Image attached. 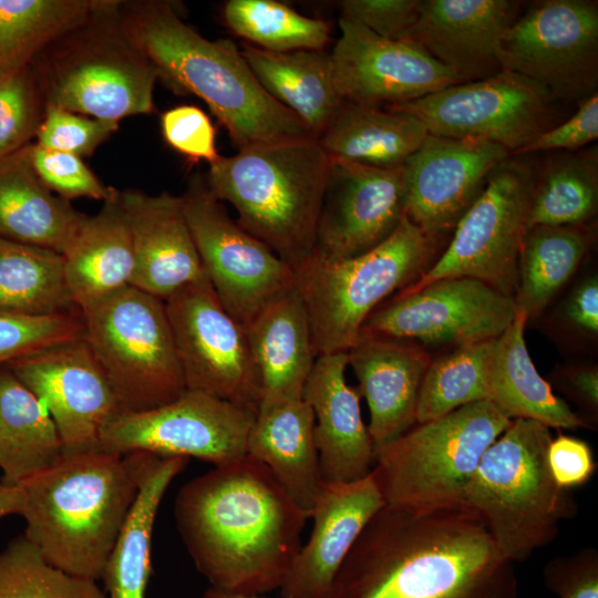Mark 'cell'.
Wrapping results in <instances>:
<instances>
[{
	"label": "cell",
	"instance_id": "obj_37",
	"mask_svg": "<svg viewBox=\"0 0 598 598\" xmlns=\"http://www.w3.org/2000/svg\"><path fill=\"white\" fill-rule=\"evenodd\" d=\"M74 309L62 254L0 238V312L43 316Z\"/></svg>",
	"mask_w": 598,
	"mask_h": 598
},
{
	"label": "cell",
	"instance_id": "obj_6",
	"mask_svg": "<svg viewBox=\"0 0 598 598\" xmlns=\"http://www.w3.org/2000/svg\"><path fill=\"white\" fill-rule=\"evenodd\" d=\"M120 3L101 0L33 61L44 106L118 123L154 111L157 70L128 33Z\"/></svg>",
	"mask_w": 598,
	"mask_h": 598
},
{
	"label": "cell",
	"instance_id": "obj_1",
	"mask_svg": "<svg viewBox=\"0 0 598 598\" xmlns=\"http://www.w3.org/2000/svg\"><path fill=\"white\" fill-rule=\"evenodd\" d=\"M326 598H518V580L514 563L468 506L384 504Z\"/></svg>",
	"mask_w": 598,
	"mask_h": 598
},
{
	"label": "cell",
	"instance_id": "obj_53",
	"mask_svg": "<svg viewBox=\"0 0 598 598\" xmlns=\"http://www.w3.org/2000/svg\"><path fill=\"white\" fill-rule=\"evenodd\" d=\"M564 320L577 331L598 333V279L589 276L569 293L561 308Z\"/></svg>",
	"mask_w": 598,
	"mask_h": 598
},
{
	"label": "cell",
	"instance_id": "obj_30",
	"mask_svg": "<svg viewBox=\"0 0 598 598\" xmlns=\"http://www.w3.org/2000/svg\"><path fill=\"white\" fill-rule=\"evenodd\" d=\"M313 429L301 398L259 410L247 443V455L269 468L309 518L323 487Z\"/></svg>",
	"mask_w": 598,
	"mask_h": 598
},
{
	"label": "cell",
	"instance_id": "obj_45",
	"mask_svg": "<svg viewBox=\"0 0 598 598\" xmlns=\"http://www.w3.org/2000/svg\"><path fill=\"white\" fill-rule=\"evenodd\" d=\"M118 122L91 117L56 106H44L37 131V145L81 158L94 151L118 128Z\"/></svg>",
	"mask_w": 598,
	"mask_h": 598
},
{
	"label": "cell",
	"instance_id": "obj_4",
	"mask_svg": "<svg viewBox=\"0 0 598 598\" xmlns=\"http://www.w3.org/2000/svg\"><path fill=\"white\" fill-rule=\"evenodd\" d=\"M147 452L63 453L18 486L25 537L53 566L101 580L138 493Z\"/></svg>",
	"mask_w": 598,
	"mask_h": 598
},
{
	"label": "cell",
	"instance_id": "obj_43",
	"mask_svg": "<svg viewBox=\"0 0 598 598\" xmlns=\"http://www.w3.org/2000/svg\"><path fill=\"white\" fill-rule=\"evenodd\" d=\"M83 334L84 319L79 309L43 316L0 312V368Z\"/></svg>",
	"mask_w": 598,
	"mask_h": 598
},
{
	"label": "cell",
	"instance_id": "obj_46",
	"mask_svg": "<svg viewBox=\"0 0 598 598\" xmlns=\"http://www.w3.org/2000/svg\"><path fill=\"white\" fill-rule=\"evenodd\" d=\"M29 156L40 181L64 199L87 197L105 202L115 193L76 155L29 144Z\"/></svg>",
	"mask_w": 598,
	"mask_h": 598
},
{
	"label": "cell",
	"instance_id": "obj_50",
	"mask_svg": "<svg viewBox=\"0 0 598 598\" xmlns=\"http://www.w3.org/2000/svg\"><path fill=\"white\" fill-rule=\"evenodd\" d=\"M598 137V95L597 93L578 102L577 111L565 122L551 126L537 135L513 155L536 152H575Z\"/></svg>",
	"mask_w": 598,
	"mask_h": 598
},
{
	"label": "cell",
	"instance_id": "obj_47",
	"mask_svg": "<svg viewBox=\"0 0 598 598\" xmlns=\"http://www.w3.org/2000/svg\"><path fill=\"white\" fill-rule=\"evenodd\" d=\"M165 142L188 159L209 165L220 155L216 148V132L208 115L195 105H178L161 116Z\"/></svg>",
	"mask_w": 598,
	"mask_h": 598
},
{
	"label": "cell",
	"instance_id": "obj_12",
	"mask_svg": "<svg viewBox=\"0 0 598 598\" xmlns=\"http://www.w3.org/2000/svg\"><path fill=\"white\" fill-rule=\"evenodd\" d=\"M181 197L204 271L224 308L244 328L296 288L295 270L229 217L204 176L193 175Z\"/></svg>",
	"mask_w": 598,
	"mask_h": 598
},
{
	"label": "cell",
	"instance_id": "obj_42",
	"mask_svg": "<svg viewBox=\"0 0 598 598\" xmlns=\"http://www.w3.org/2000/svg\"><path fill=\"white\" fill-rule=\"evenodd\" d=\"M0 598H106L97 581L51 565L24 534L0 550Z\"/></svg>",
	"mask_w": 598,
	"mask_h": 598
},
{
	"label": "cell",
	"instance_id": "obj_35",
	"mask_svg": "<svg viewBox=\"0 0 598 598\" xmlns=\"http://www.w3.org/2000/svg\"><path fill=\"white\" fill-rule=\"evenodd\" d=\"M63 454L58 430L42 402L3 365L0 368V470L19 485Z\"/></svg>",
	"mask_w": 598,
	"mask_h": 598
},
{
	"label": "cell",
	"instance_id": "obj_16",
	"mask_svg": "<svg viewBox=\"0 0 598 598\" xmlns=\"http://www.w3.org/2000/svg\"><path fill=\"white\" fill-rule=\"evenodd\" d=\"M164 302L186 390L258 412L260 382L246 330L224 308L207 276Z\"/></svg>",
	"mask_w": 598,
	"mask_h": 598
},
{
	"label": "cell",
	"instance_id": "obj_15",
	"mask_svg": "<svg viewBox=\"0 0 598 598\" xmlns=\"http://www.w3.org/2000/svg\"><path fill=\"white\" fill-rule=\"evenodd\" d=\"M257 412L186 390L176 400L143 412L120 411L103 427L100 450L114 454L147 452L227 464L247 455Z\"/></svg>",
	"mask_w": 598,
	"mask_h": 598
},
{
	"label": "cell",
	"instance_id": "obj_19",
	"mask_svg": "<svg viewBox=\"0 0 598 598\" xmlns=\"http://www.w3.org/2000/svg\"><path fill=\"white\" fill-rule=\"evenodd\" d=\"M509 155L485 140L429 134L401 167L405 217L434 239L451 230Z\"/></svg>",
	"mask_w": 598,
	"mask_h": 598
},
{
	"label": "cell",
	"instance_id": "obj_14",
	"mask_svg": "<svg viewBox=\"0 0 598 598\" xmlns=\"http://www.w3.org/2000/svg\"><path fill=\"white\" fill-rule=\"evenodd\" d=\"M502 69L545 87L557 101H581L598 87V4L590 0L532 3L505 31Z\"/></svg>",
	"mask_w": 598,
	"mask_h": 598
},
{
	"label": "cell",
	"instance_id": "obj_51",
	"mask_svg": "<svg viewBox=\"0 0 598 598\" xmlns=\"http://www.w3.org/2000/svg\"><path fill=\"white\" fill-rule=\"evenodd\" d=\"M547 461L555 482L567 491L586 484L597 468L589 444L563 433L551 439Z\"/></svg>",
	"mask_w": 598,
	"mask_h": 598
},
{
	"label": "cell",
	"instance_id": "obj_32",
	"mask_svg": "<svg viewBox=\"0 0 598 598\" xmlns=\"http://www.w3.org/2000/svg\"><path fill=\"white\" fill-rule=\"evenodd\" d=\"M240 51L261 86L318 138L343 103L330 53L269 52L245 42Z\"/></svg>",
	"mask_w": 598,
	"mask_h": 598
},
{
	"label": "cell",
	"instance_id": "obj_8",
	"mask_svg": "<svg viewBox=\"0 0 598 598\" xmlns=\"http://www.w3.org/2000/svg\"><path fill=\"white\" fill-rule=\"evenodd\" d=\"M435 239L405 216L371 250L341 260L311 256L296 272L317 357L348 352L367 318L429 267Z\"/></svg>",
	"mask_w": 598,
	"mask_h": 598
},
{
	"label": "cell",
	"instance_id": "obj_11",
	"mask_svg": "<svg viewBox=\"0 0 598 598\" xmlns=\"http://www.w3.org/2000/svg\"><path fill=\"white\" fill-rule=\"evenodd\" d=\"M534 182L525 163L509 158L501 163L457 221L445 251L400 291H414L443 278L470 277L514 298Z\"/></svg>",
	"mask_w": 598,
	"mask_h": 598
},
{
	"label": "cell",
	"instance_id": "obj_20",
	"mask_svg": "<svg viewBox=\"0 0 598 598\" xmlns=\"http://www.w3.org/2000/svg\"><path fill=\"white\" fill-rule=\"evenodd\" d=\"M339 30L330 56L343 101L386 107L463 83L412 41L389 40L344 19Z\"/></svg>",
	"mask_w": 598,
	"mask_h": 598
},
{
	"label": "cell",
	"instance_id": "obj_2",
	"mask_svg": "<svg viewBox=\"0 0 598 598\" xmlns=\"http://www.w3.org/2000/svg\"><path fill=\"white\" fill-rule=\"evenodd\" d=\"M174 517L209 586L250 595L280 588L309 519L269 468L249 455L186 482Z\"/></svg>",
	"mask_w": 598,
	"mask_h": 598
},
{
	"label": "cell",
	"instance_id": "obj_27",
	"mask_svg": "<svg viewBox=\"0 0 598 598\" xmlns=\"http://www.w3.org/2000/svg\"><path fill=\"white\" fill-rule=\"evenodd\" d=\"M245 330L260 382L258 411L301 399L317 354L297 286L262 309Z\"/></svg>",
	"mask_w": 598,
	"mask_h": 598
},
{
	"label": "cell",
	"instance_id": "obj_3",
	"mask_svg": "<svg viewBox=\"0 0 598 598\" xmlns=\"http://www.w3.org/2000/svg\"><path fill=\"white\" fill-rule=\"evenodd\" d=\"M120 11L158 79L176 94L202 99L238 151L313 136L261 86L233 40L204 38L169 1H121Z\"/></svg>",
	"mask_w": 598,
	"mask_h": 598
},
{
	"label": "cell",
	"instance_id": "obj_28",
	"mask_svg": "<svg viewBox=\"0 0 598 598\" xmlns=\"http://www.w3.org/2000/svg\"><path fill=\"white\" fill-rule=\"evenodd\" d=\"M62 256L69 292L82 313L132 285L135 256L120 190L95 215H85Z\"/></svg>",
	"mask_w": 598,
	"mask_h": 598
},
{
	"label": "cell",
	"instance_id": "obj_7",
	"mask_svg": "<svg viewBox=\"0 0 598 598\" xmlns=\"http://www.w3.org/2000/svg\"><path fill=\"white\" fill-rule=\"evenodd\" d=\"M553 436L533 420H512L485 451L464 504L485 522L499 554L526 560L551 543L563 520L577 513L569 491L555 482L547 461Z\"/></svg>",
	"mask_w": 598,
	"mask_h": 598
},
{
	"label": "cell",
	"instance_id": "obj_5",
	"mask_svg": "<svg viewBox=\"0 0 598 598\" xmlns=\"http://www.w3.org/2000/svg\"><path fill=\"white\" fill-rule=\"evenodd\" d=\"M330 157L313 136L259 144L220 156L206 184L237 223L295 271L313 254Z\"/></svg>",
	"mask_w": 598,
	"mask_h": 598
},
{
	"label": "cell",
	"instance_id": "obj_41",
	"mask_svg": "<svg viewBox=\"0 0 598 598\" xmlns=\"http://www.w3.org/2000/svg\"><path fill=\"white\" fill-rule=\"evenodd\" d=\"M492 340L460 346L431 360L420 389L416 424L486 400L485 364Z\"/></svg>",
	"mask_w": 598,
	"mask_h": 598
},
{
	"label": "cell",
	"instance_id": "obj_23",
	"mask_svg": "<svg viewBox=\"0 0 598 598\" xmlns=\"http://www.w3.org/2000/svg\"><path fill=\"white\" fill-rule=\"evenodd\" d=\"M384 504L372 473L350 483H323L310 514V537L279 588L281 598H326L353 544Z\"/></svg>",
	"mask_w": 598,
	"mask_h": 598
},
{
	"label": "cell",
	"instance_id": "obj_33",
	"mask_svg": "<svg viewBox=\"0 0 598 598\" xmlns=\"http://www.w3.org/2000/svg\"><path fill=\"white\" fill-rule=\"evenodd\" d=\"M427 135L409 113L343 101L317 140L330 158L399 169Z\"/></svg>",
	"mask_w": 598,
	"mask_h": 598
},
{
	"label": "cell",
	"instance_id": "obj_26",
	"mask_svg": "<svg viewBox=\"0 0 598 598\" xmlns=\"http://www.w3.org/2000/svg\"><path fill=\"white\" fill-rule=\"evenodd\" d=\"M348 367L367 401L374 451L416 424V406L429 353L404 340L360 333L348 350Z\"/></svg>",
	"mask_w": 598,
	"mask_h": 598
},
{
	"label": "cell",
	"instance_id": "obj_10",
	"mask_svg": "<svg viewBox=\"0 0 598 598\" xmlns=\"http://www.w3.org/2000/svg\"><path fill=\"white\" fill-rule=\"evenodd\" d=\"M83 319V338L121 411L152 410L186 391L164 300L130 286Z\"/></svg>",
	"mask_w": 598,
	"mask_h": 598
},
{
	"label": "cell",
	"instance_id": "obj_24",
	"mask_svg": "<svg viewBox=\"0 0 598 598\" xmlns=\"http://www.w3.org/2000/svg\"><path fill=\"white\" fill-rule=\"evenodd\" d=\"M135 256L132 287L166 300L206 277L181 196L120 190Z\"/></svg>",
	"mask_w": 598,
	"mask_h": 598
},
{
	"label": "cell",
	"instance_id": "obj_38",
	"mask_svg": "<svg viewBox=\"0 0 598 598\" xmlns=\"http://www.w3.org/2000/svg\"><path fill=\"white\" fill-rule=\"evenodd\" d=\"M101 0H0V80L31 65Z\"/></svg>",
	"mask_w": 598,
	"mask_h": 598
},
{
	"label": "cell",
	"instance_id": "obj_36",
	"mask_svg": "<svg viewBox=\"0 0 598 598\" xmlns=\"http://www.w3.org/2000/svg\"><path fill=\"white\" fill-rule=\"evenodd\" d=\"M591 243L585 225L527 229L517 261L516 311L527 320L539 316L576 272Z\"/></svg>",
	"mask_w": 598,
	"mask_h": 598
},
{
	"label": "cell",
	"instance_id": "obj_25",
	"mask_svg": "<svg viewBox=\"0 0 598 598\" xmlns=\"http://www.w3.org/2000/svg\"><path fill=\"white\" fill-rule=\"evenodd\" d=\"M347 352L319 355L302 398L315 417V443L323 483L361 480L372 471L375 451L364 424L358 389L348 384Z\"/></svg>",
	"mask_w": 598,
	"mask_h": 598
},
{
	"label": "cell",
	"instance_id": "obj_40",
	"mask_svg": "<svg viewBox=\"0 0 598 598\" xmlns=\"http://www.w3.org/2000/svg\"><path fill=\"white\" fill-rule=\"evenodd\" d=\"M223 18L233 33L269 52L319 51L330 40L328 21L303 16L276 0H229Z\"/></svg>",
	"mask_w": 598,
	"mask_h": 598
},
{
	"label": "cell",
	"instance_id": "obj_54",
	"mask_svg": "<svg viewBox=\"0 0 598 598\" xmlns=\"http://www.w3.org/2000/svg\"><path fill=\"white\" fill-rule=\"evenodd\" d=\"M21 491L18 485L0 483V519L9 515H19Z\"/></svg>",
	"mask_w": 598,
	"mask_h": 598
},
{
	"label": "cell",
	"instance_id": "obj_39",
	"mask_svg": "<svg viewBox=\"0 0 598 598\" xmlns=\"http://www.w3.org/2000/svg\"><path fill=\"white\" fill-rule=\"evenodd\" d=\"M598 207L597 150L567 153L550 159L535 176L527 229L576 226L591 219Z\"/></svg>",
	"mask_w": 598,
	"mask_h": 598
},
{
	"label": "cell",
	"instance_id": "obj_17",
	"mask_svg": "<svg viewBox=\"0 0 598 598\" xmlns=\"http://www.w3.org/2000/svg\"><path fill=\"white\" fill-rule=\"evenodd\" d=\"M516 316L514 299L470 278H443L380 305L361 332L454 348L497 338Z\"/></svg>",
	"mask_w": 598,
	"mask_h": 598
},
{
	"label": "cell",
	"instance_id": "obj_52",
	"mask_svg": "<svg viewBox=\"0 0 598 598\" xmlns=\"http://www.w3.org/2000/svg\"><path fill=\"white\" fill-rule=\"evenodd\" d=\"M557 390L578 405L585 421L592 427L598 416V369L580 364L561 368L553 378Z\"/></svg>",
	"mask_w": 598,
	"mask_h": 598
},
{
	"label": "cell",
	"instance_id": "obj_48",
	"mask_svg": "<svg viewBox=\"0 0 598 598\" xmlns=\"http://www.w3.org/2000/svg\"><path fill=\"white\" fill-rule=\"evenodd\" d=\"M422 0H343L340 19L355 22L389 40H408Z\"/></svg>",
	"mask_w": 598,
	"mask_h": 598
},
{
	"label": "cell",
	"instance_id": "obj_44",
	"mask_svg": "<svg viewBox=\"0 0 598 598\" xmlns=\"http://www.w3.org/2000/svg\"><path fill=\"white\" fill-rule=\"evenodd\" d=\"M43 113L32 64L0 80V158L29 145Z\"/></svg>",
	"mask_w": 598,
	"mask_h": 598
},
{
	"label": "cell",
	"instance_id": "obj_22",
	"mask_svg": "<svg viewBox=\"0 0 598 598\" xmlns=\"http://www.w3.org/2000/svg\"><path fill=\"white\" fill-rule=\"evenodd\" d=\"M508 0H422L412 41L463 82L502 71L501 43L516 19Z\"/></svg>",
	"mask_w": 598,
	"mask_h": 598
},
{
	"label": "cell",
	"instance_id": "obj_49",
	"mask_svg": "<svg viewBox=\"0 0 598 598\" xmlns=\"http://www.w3.org/2000/svg\"><path fill=\"white\" fill-rule=\"evenodd\" d=\"M543 574L546 587L558 598H598V550L595 547L550 559Z\"/></svg>",
	"mask_w": 598,
	"mask_h": 598
},
{
	"label": "cell",
	"instance_id": "obj_31",
	"mask_svg": "<svg viewBox=\"0 0 598 598\" xmlns=\"http://www.w3.org/2000/svg\"><path fill=\"white\" fill-rule=\"evenodd\" d=\"M84 217L40 181L29 145L0 158V238L62 254Z\"/></svg>",
	"mask_w": 598,
	"mask_h": 598
},
{
	"label": "cell",
	"instance_id": "obj_29",
	"mask_svg": "<svg viewBox=\"0 0 598 598\" xmlns=\"http://www.w3.org/2000/svg\"><path fill=\"white\" fill-rule=\"evenodd\" d=\"M526 322V315L516 311L512 323L492 340L485 364L486 400L509 420H533L558 430L591 429L538 373L524 338Z\"/></svg>",
	"mask_w": 598,
	"mask_h": 598
},
{
	"label": "cell",
	"instance_id": "obj_13",
	"mask_svg": "<svg viewBox=\"0 0 598 598\" xmlns=\"http://www.w3.org/2000/svg\"><path fill=\"white\" fill-rule=\"evenodd\" d=\"M556 102L535 81L502 70L386 107L415 116L429 134L485 140L513 155L551 127Z\"/></svg>",
	"mask_w": 598,
	"mask_h": 598
},
{
	"label": "cell",
	"instance_id": "obj_9",
	"mask_svg": "<svg viewBox=\"0 0 598 598\" xmlns=\"http://www.w3.org/2000/svg\"><path fill=\"white\" fill-rule=\"evenodd\" d=\"M512 420L489 401L415 424L375 451L372 475L385 504L440 508L464 504L489 445Z\"/></svg>",
	"mask_w": 598,
	"mask_h": 598
},
{
	"label": "cell",
	"instance_id": "obj_21",
	"mask_svg": "<svg viewBox=\"0 0 598 598\" xmlns=\"http://www.w3.org/2000/svg\"><path fill=\"white\" fill-rule=\"evenodd\" d=\"M312 256L341 260L385 240L404 215L401 168L330 158Z\"/></svg>",
	"mask_w": 598,
	"mask_h": 598
},
{
	"label": "cell",
	"instance_id": "obj_34",
	"mask_svg": "<svg viewBox=\"0 0 598 598\" xmlns=\"http://www.w3.org/2000/svg\"><path fill=\"white\" fill-rule=\"evenodd\" d=\"M187 463V457L148 453L137 496L101 577L106 598H145L157 512L171 483Z\"/></svg>",
	"mask_w": 598,
	"mask_h": 598
},
{
	"label": "cell",
	"instance_id": "obj_18",
	"mask_svg": "<svg viewBox=\"0 0 598 598\" xmlns=\"http://www.w3.org/2000/svg\"><path fill=\"white\" fill-rule=\"evenodd\" d=\"M6 365L48 410L63 453L100 450L101 432L121 408L83 337Z\"/></svg>",
	"mask_w": 598,
	"mask_h": 598
},
{
	"label": "cell",
	"instance_id": "obj_55",
	"mask_svg": "<svg viewBox=\"0 0 598 598\" xmlns=\"http://www.w3.org/2000/svg\"><path fill=\"white\" fill-rule=\"evenodd\" d=\"M200 598H267L264 595L240 594L209 586Z\"/></svg>",
	"mask_w": 598,
	"mask_h": 598
}]
</instances>
